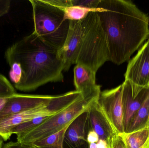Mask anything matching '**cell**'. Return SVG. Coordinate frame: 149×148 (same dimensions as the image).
Instances as JSON below:
<instances>
[{"instance_id": "6da1fadb", "label": "cell", "mask_w": 149, "mask_h": 148, "mask_svg": "<svg viewBox=\"0 0 149 148\" xmlns=\"http://www.w3.org/2000/svg\"><path fill=\"white\" fill-rule=\"evenodd\" d=\"M58 50L34 33L9 47L4 56L14 87L30 92L48 83L63 81V64Z\"/></svg>"}, {"instance_id": "7a4b0ae2", "label": "cell", "mask_w": 149, "mask_h": 148, "mask_svg": "<svg viewBox=\"0 0 149 148\" xmlns=\"http://www.w3.org/2000/svg\"><path fill=\"white\" fill-rule=\"evenodd\" d=\"M97 12L106 34L109 61H129L149 36V17L131 1L101 0Z\"/></svg>"}, {"instance_id": "3957f363", "label": "cell", "mask_w": 149, "mask_h": 148, "mask_svg": "<svg viewBox=\"0 0 149 148\" xmlns=\"http://www.w3.org/2000/svg\"><path fill=\"white\" fill-rule=\"evenodd\" d=\"M58 54L65 71L75 64L96 73L109 61L107 36L97 12H90L81 21H70L67 38Z\"/></svg>"}, {"instance_id": "277c9868", "label": "cell", "mask_w": 149, "mask_h": 148, "mask_svg": "<svg viewBox=\"0 0 149 148\" xmlns=\"http://www.w3.org/2000/svg\"><path fill=\"white\" fill-rule=\"evenodd\" d=\"M33 12V33L56 49L63 46L70 28V21L65 20L64 11L45 2L30 0Z\"/></svg>"}, {"instance_id": "5b68a950", "label": "cell", "mask_w": 149, "mask_h": 148, "mask_svg": "<svg viewBox=\"0 0 149 148\" xmlns=\"http://www.w3.org/2000/svg\"><path fill=\"white\" fill-rule=\"evenodd\" d=\"M93 101H86L81 96L68 107L52 116L34 129L17 135V141L23 144H30L55 134L70 124L80 114L87 111Z\"/></svg>"}, {"instance_id": "8992f818", "label": "cell", "mask_w": 149, "mask_h": 148, "mask_svg": "<svg viewBox=\"0 0 149 148\" xmlns=\"http://www.w3.org/2000/svg\"><path fill=\"white\" fill-rule=\"evenodd\" d=\"M81 96L74 90L56 96L51 101L35 109L5 116L0 120V135L4 141L11 136L12 129L38 116H52L68 107Z\"/></svg>"}, {"instance_id": "52a82bcc", "label": "cell", "mask_w": 149, "mask_h": 148, "mask_svg": "<svg viewBox=\"0 0 149 148\" xmlns=\"http://www.w3.org/2000/svg\"><path fill=\"white\" fill-rule=\"evenodd\" d=\"M125 81L130 84L133 94H138L149 88V42L148 41L130 61L125 75Z\"/></svg>"}, {"instance_id": "ba28073f", "label": "cell", "mask_w": 149, "mask_h": 148, "mask_svg": "<svg viewBox=\"0 0 149 148\" xmlns=\"http://www.w3.org/2000/svg\"><path fill=\"white\" fill-rule=\"evenodd\" d=\"M122 91L121 84L114 88L101 91L97 100L102 113L117 134L124 133Z\"/></svg>"}, {"instance_id": "9c48e42d", "label": "cell", "mask_w": 149, "mask_h": 148, "mask_svg": "<svg viewBox=\"0 0 149 148\" xmlns=\"http://www.w3.org/2000/svg\"><path fill=\"white\" fill-rule=\"evenodd\" d=\"M56 96L15 94L8 97L0 112V120L5 116L35 109L47 104Z\"/></svg>"}, {"instance_id": "30bf717a", "label": "cell", "mask_w": 149, "mask_h": 148, "mask_svg": "<svg viewBox=\"0 0 149 148\" xmlns=\"http://www.w3.org/2000/svg\"><path fill=\"white\" fill-rule=\"evenodd\" d=\"M96 73L83 65L77 64L74 68V83L75 90L81 94L86 101L98 99L101 86L96 83Z\"/></svg>"}, {"instance_id": "8fae6325", "label": "cell", "mask_w": 149, "mask_h": 148, "mask_svg": "<svg viewBox=\"0 0 149 148\" xmlns=\"http://www.w3.org/2000/svg\"><path fill=\"white\" fill-rule=\"evenodd\" d=\"M87 111L75 118L66 129L64 144L68 148H88L87 136L89 127Z\"/></svg>"}, {"instance_id": "7c38bea8", "label": "cell", "mask_w": 149, "mask_h": 148, "mask_svg": "<svg viewBox=\"0 0 149 148\" xmlns=\"http://www.w3.org/2000/svg\"><path fill=\"white\" fill-rule=\"evenodd\" d=\"M97 100L91 103L87 111L89 129L95 131L100 140L105 141L110 146L113 137L117 134L102 113Z\"/></svg>"}, {"instance_id": "4fadbf2b", "label": "cell", "mask_w": 149, "mask_h": 148, "mask_svg": "<svg viewBox=\"0 0 149 148\" xmlns=\"http://www.w3.org/2000/svg\"><path fill=\"white\" fill-rule=\"evenodd\" d=\"M122 102L124 112V130L126 133L130 122L149 94V88H145L138 94L132 92L130 84L124 81L122 83Z\"/></svg>"}, {"instance_id": "5bb4252c", "label": "cell", "mask_w": 149, "mask_h": 148, "mask_svg": "<svg viewBox=\"0 0 149 148\" xmlns=\"http://www.w3.org/2000/svg\"><path fill=\"white\" fill-rule=\"evenodd\" d=\"M119 135L123 140L127 148H149V122L141 129Z\"/></svg>"}, {"instance_id": "9a60e30c", "label": "cell", "mask_w": 149, "mask_h": 148, "mask_svg": "<svg viewBox=\"0 0 149 148\" xmlns=\"http://www.w3.org/2000/svg\"><path fill=\"white\" fill-rule=\"evenodd\" d=\"M149 122V94L130 122L127 132L131 133L144 127Z\"/></svg>"}, {"instance_id": "2e32d148", "label": "cell", "mask_w": 149, "mask_h": 148, "mask_svg": "<svg viewBox=\"0 0 149 148\" xmlns=\"http://www.w3.org/2000/svg\"><path fill=\"white\" fill-rule=\"evenodd\" d=\"M70 125L55 134L37 141L30 145L35 148H65L64 144L65 134Z\"/></svg>"}, {"instance_id": "e0dca14e", "label": "cell", "mask_w": 149, "mask_h": 148, "mask_svg": "<svg viewBox=\"0 0 149 148\" xmlns=\"http://www.w3.org/2000/svg\"><path fill=\"white\" fill-rule=\"evenodd\" d=\"M100 8L92 9L79 6H72L64 10V18L69 21H78L85 19L91 12H98Z\"/></svg>"}, {"instance_id": "ac0fdd59", "label": "cell", "mask_w": 149, "mask_h": 148, "mask_svg": "<svg viewBox=\"0 0 149 148\" xmlns=\"http://www.w3.org/2000/svg\"><path fill=\"white\" fill-rule=\"evenodd\" d=\"M51 116H42L36 117L33 120L23 123L13 129L11 131V135H12V134H16L17 135L20 134L27 133L44 122Z\"/></svg>"}, {"instance_id": "d6986e66", "label": "cell", "mask_w": 149, "mask_h": 148, "mask_svg": "<svg viewBox=\"0 0 149 148\" xmlns=\"http://www.w3.org/2000/svg\"><path fill=\"white\" fill-rule=\"evenodd\" d=\"M15 94L13 85L4 76L0 74V97H9Z\"/></svg>"}, {"instance_id": "ffe728a7", "label": "cell", "mask_w": 149, "mask_h": 148, "mask_svg": "<svg viewBox=\"0 0 149 148\" xmlns=\"http://www.w3.org/2000/svg\"><path fill=\"white\" fill-rule=\"evenodd\" d=\"M101 0H71L73 6L95 9L98 8Z\"/></svg>"}, {"instance_id": "44dd1931", "label": "cell", "mask_w": 149, "mask_h": 148, "mask_svg": "<svg viewBox=\"0 0 149 148\" xmlns=\"http://www.w3.org/2000/svg\"><path fill=\"white\" fill-rule=\"evenodd\" d=\"M45 2L63 11L68 7L73 6L71 0H44Z\"/></svg>"}, {"instance_id": "7402d4cb", "label": "cell", "mask_w": 149, "mask_h": 148, "mask_svg": "<svg viewBox=\"0 0 149 148\" xmlns=\"http://www.w3.org/2000/svg\"><path fill=\"white\" fill-rule=\"evenodd\" d=\"M110 148H127L120 136L116 134L113 137L110 146Z\"/></svg>"}, {"instance_id": "603a6c76", "label": "cell", "mask_w": 149, "mask_h": 148, "mask_svg": "<svg viewBox=\"0 0 149 148\" xmlns=\"http://www.w3.org/2000/svg\"><path fill=\"white\" fill-rule=\"evenodd\" d=\"M11 6V1L10 0L0 1V17L5 15L9 11Z\"/></svg>"}, {"instance_id": "cb8c5ba5", "label": "cell", "mask_w": 149, "mask_h": 148, "mask_svg": "<svg viewBox=\"0 0 149 148\" xmlns=\"http://www.w3.org/2000/svg\"><path fill=\"white\" fill-rule=\"evenodd\" d=\"M3 148H35L31 145L30 144H23L20 142H10L5 144L3 146Z\"/></svg>"}, {"instance_id": "d4e9b609", "label": "cell", "mask_w": 149, "mask_h": 148, "mask_svg": "<svg viewBox=\"0 0 149 148\" xmlns=\"http://www.w3.org/2000/svg\"><path fill=\"white\" fill-rule=\"evenodd\" d=\"M99 136L93 130L89 129L87 136V141L88 144L93 143H97L99 141Z\"/></svg>"}, {"instance_id": "484cf974", "label": "cell", "mask_w": 149, "mask_h": 148, "mask_svg": "<svg viewBox=\"0 0 149 148\" xmlns=\"http://www.w3.org/2000/svg\"><path fill=\"white\" fill-rule=\"evenodd\" d=\"M97 147L96 148H109L110 146L108 144L107 142L103 140H100L96 143Z\"/></svg>"}, {"instance_id": "4316f807", "label": "cell", "mask_w": 149, "mask_h": 148, "mask_svg": "<svg viewBox=\"0 0 149 148\" xmlns=\"http://www.w3.org/2000/svg\"><path fill=\"white\" fill-rule=\"evenodd\" d=\"M8 98V97H0V112L4 107Z\"/></svg>"}, {"instance_id": "83f0119b", "label": "cell", "mask_w": 149, "mask_h": 148, "mask_svg": "<svg viewBox=\"0 0 149 148\" xmlns=\"http://www.w3.org/2000/svg\"><path fill=\"white\" fill-rule=\"evenodd\" d=\"M4 141V140H3V138L0 135V148H3V142Z\"/></svg>"}, {"instance_id": "f1b7e54d", "label": "cell", "mask_w": 149, "mask_h": 148, "mask_svg": "<svg viewBox=\"0 0 149 148\" xmlns=\"http://www.w3.org/2000/svg\"><path fill=\"white\" fill-rule=\"evenodd\" d=\"M97 147V144L96 143H91L88 144V148H96Z\"/></svg>"}, {"instance_id": "f546056e", "label": "cell", "mask_w": 149, "mask_h": 148, "mask_svg": "<svg viewBox=\"0 0 149 148\" xmlns=\"http://www.w3.org/2000/svg\"><path fill=\"white\" fill-rule=\"evenodd\" d=\"M147 41H148L149 42V36L148 38V40H147Z\"/></svg>"}, {"instance_id": "4dcf8cb0", "label": "cell", "mask_w": 149, "mask_h": 148, "mask_svg": "<svg viewBox=\"0 0 149 148\" xmlns=\"http://www.w3.org/2000/svg\"></svg>"}]
</instances>
